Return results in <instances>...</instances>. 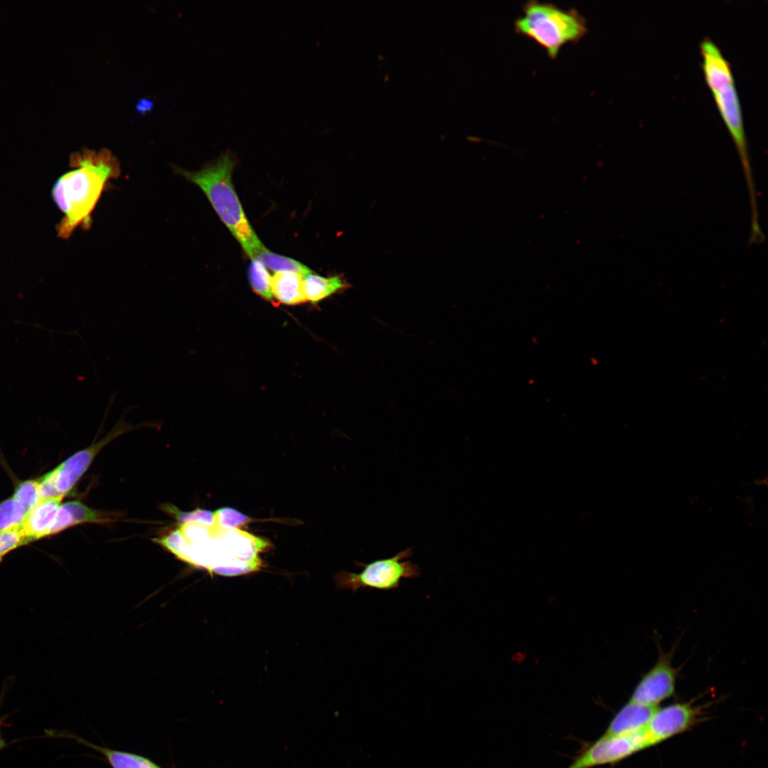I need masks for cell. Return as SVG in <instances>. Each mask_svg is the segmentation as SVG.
Segmentation results:
<instances>
[{
    "label": "cell",
    "instance_id": "obj_18",
    "mask_svg": "<svg viewBox=\"0 0 768 768\" xmlns=\"http://www.w3.org/2000/svg\"><path fill=\"white\" fill-rule=\"evenodd\" d=\"M249 280L253 290L267 300H272L271 276L257 259H251L248 268Z\"/></svg>",
    "mask_w": 768,
    "mask_h": 768
},
{
    "label": "cell",
    "instance_id": "obj_23",
    "mask_svg": "<svg viewBox=\"0 0 768 768\" xmlns=\"http://www.w3.org/2000/svg\"><path fill=\"white\" fill-rule=\"evenodd\" d=\"M154 107L153 101L148 98H142L137 103V111L141 114H145L152 110Z\"/></svg>",
    "mask_w": 768,
    "mask_h": 768
},
{
    "label": "cell",
    "instance_id": "obj_10",
    "mask_svg": "<svg viewBox=\"0 0 768 768\" xmlns=\"http://www.w3.org/2000/svg\"><path fill=\"white\" fill-rule=\"evenodd\" d=\"M63 497L60 496L41 498L34 508L27 513L20 528L26 545L47 536Z\"/></svg>",
    "mask_w": 768,
    "mask_h": 768
},
{
    "label": "cell",
    "instance_id": "obj_12",
    "mask_svg": "<svg viewBox=\"0 0 768 768\" xmlns=\"http://www.w3.org/2000/svg\"><path fill=\"white\" fill-rule=\"evenodd\" d=\"M112 521V517L107 513L93 510L80 501H68L60 505L47 536L55 535L77 524Z\"/></svg>",
    "mask_w": 768,
    "mask_h": 768
},
{
    "label": "cell",
    "instance_id": "obj_24",
    "mask_svg": "<svg viewBox=\"0 0 768 768\" xmlns=\"http://www.w3.org/2000/svg\"><path fill=\"white\" fill-rule=\"evenodd\" d=\"M1 722L0 721V750H1L2 749H4L6 747V742H5V740H4V738H3L2 735H1Z\"/></svg>",
    "mask_w": 768,
    "mask_h": 768
},
{
    "label": "cell",
    "instance_id": "obj_1",
    "mask_svg": "<svg viewBox=\"0 0 768 768\" xmlns=\"http://www.w3.org/2000/svg\"><path fill=\"white\" fill-rule=\"evenodd\" d=\"M73 169L62 175L52 189V198L63 213L58 236L69 238L78 228L89 229L92 213L107 183L120 172L118 161L106 149L84 151L70 158Z\"/></svg>",
    "mask_w": 768,
    "mask_h": 768
},
{
    "label": "cell",
    "instance_id": "obj_15",
    "mask_svg": "<svg viewBox=\"0 0 768 768\" xmlns=\"http://www.w3.org/2000/svg\"><path fill=\"white\" fill-rule=\"evenodd\" d=\"M102 753L108 760L112 768H161L149 759L138 754L127 752L114 750L89 743L82 739H78Z\"/></svg>",
    "mask_w": 768,
    "mask_h": 768
},
{
    "label": "cell",
    "instance_id": "obj_6",
    "mask_svg": "<svg viewBox=\"0 0 768 768\" xmlns=\"http://www.w3.org/2000/svg\"><path fill=\"white\" fill-rule=\"evenodd\" d=\"M133 428L125 422H118L101 440L72 455L38 479L40 498L65 496L87 469L99 451L113 439Z\"/></svg>",
    "mask_w": 768,
    "mask_h": 768
},
{
    "label": "cell",
    "instance_id": "obj_7",
    "mask_svg": "<svg viewBox=\"0 0 768 768\" xmlns=\"http://www.w3.org/2000/svg\"><path fill=\"white\" fill-rule=\"evenodd\" d=\"M646 728L628 735H602L567 768H593L614 764L654 746Z\"/></svg>",
    "mask_w": 768,
    "mask_h": 768
},
{
    "label": "cell",
    "instance_id": "obj_20",
    "mask_svg": "<svg viewBox=\"0 0 768 768\" xmlns=\"http://www.w3.org/2000/svg\"><path fill=\"white\" fill-rule=\"evenodd\" d=\"M214 514L215 526L222 529H231L243 526L250 522V517L238 511L228 508H221Z\"/></svg>",
    "mask_w": 768,
    "mask_h": 768
},
{
    "label": "cell",
    "instance_id": "obj_22",
    "mask_svg": "<svg viewBox=\"0 0 768 768\" xmlns=\"http://www.w3.org/2000/svg\"><path fill=\"white\" fill-rule=\"evenodd\" d=\"M178 518L181 521L186 522L191 521L192 522L191 523L200 524L208 527H210L215 524L213 513L206 510L198 509L190 513H179Z\"/></svg>",
    "mask_w": 768,
    "mask_h": 768
},
{
    "label": "cell",
    "instance_id": "obj_21",
    "mask_svg": "<svg viewBox=\"0 0 768 768\" xmlns=\"http://www.w3.org/2000/svg\"><path fill=\"white\" fill-rule=\"evenodd\" d=\"M25 545L20 528L0 532V560L9 552Z\"/></svg>",
    "mask_w": 768,
    "mask_h": 768
},
{
    "label": "cell",
    "instance_id": "obj_8",
    "mask_svg": "<svg viewBox=\"0 0 768 768\" xmlns=\"http://www.w3.org/2000/svg\"><path fill=\"white\" fill-rule=\"evenodd\" d=\"M658 650L656 661L641 676L629 700L658 707L661 702L675 693L678 669L672 663L673 651L666 653L661 648Z\"/></svg>",
    "mask_w": 768,
    "mask_h": 768
},
{
    "label": "cell",
    "instance_id": "obj_2",
    "mask_svg": "<svg viewBox=\"0 0 768 768\" xmlns=\"http://www.w3.org/2000/svg\"><path fill=\"white\" fill-rule=\"evenodd\" d=\"M235 166L233 155L225 153L198 171L178 167L174 171L203 191L222 222L253 259L265 247L250 224L235 190L232 181Z\"/></svg>",
    "mask_w": 768,
    "mask_h": 768
},
{
    "label": "cell",
    "instance_id": "obj_13",
    "mask_svg": "<svg viewBox=\"0 0 768 768\" xmlns=\"http://www.w3.org/2000/svg\"><path fill=\"white\" fill-rule=\"evenodd\" d=\"M303 277L293 272H275L271 277L272 296L288 305L307 302L304 291Z\"/></svg>",
    "mask_w": 768,
    "mask_h": 768
},
{
    "label": "cell",
    "instance_id": "obj_19",
    "mask_svg": "<svg viewBox=\"0 0 768 768\" xmlns=\"http://www.w3.org/2000/svg\"><path fill=\"white\" fill-rule=\"evenodd\" d=\"M28 513L40 501L38 479L26 480L19 484L12 496Z\"/></svg>",
    "mask_w": 768,
    "mask_h": 768
},
{
    "label": "cell",
    "instance_id": "obj_16",
    "mask_svg": "<svg viewBox=\"0 0 768 768\" xmlns=\"http://www.w3.org/2000/svg\"><path fill=\"white\" fill-rule=\"evenodd\" d=\"M253 259L259 260L265 267L275 272H293L303 276L311 270L299 261L270 252L266 247L260 251Z\"/></svg>",
    "mask_w": 768,
    "mask_h": 768
},
{
    "label": "cell",
    "instance_id": "obj_14",
    "mask_svg": "<svg viewBox=\"0 0 768 768\" xmlns=\"http://www.w3.org/2000/svg\"><path fill=\"white\" fill-rule=\"evenodd\" d=\"M303 284L306 301L312 303L319 302L349 286L340 275L325 277L312 272L303 277Z\"/></svg>",
    "mask_w": 768,
    "mask_h": 768
},
{
    "label": "cell",
    "instance_id": "obj_4",
    "mask_svg": "<svg viewBox=\"0 0 768 768\" xmlns=\"http://www.w3.org/2000/svg\"><path fill=\"white\" fill-rule=\"evenodd\" d=\"M517 34L541 46L551 59L567 43H577L587 33V22L576 9H563L552 3L530 0L514 22Z\"/></svg>",
    "mask_w": 768,
    "mask_h": 768
},
{
    "label": "cell",
    "instance_id": "obj_11",
    "mask_svg": "<svg viewBox=\"0 0 768 768\" xmlns=\"http://www.w3.org/2000/svg\"><path fill=\"white\" fill-rule=\"evenodd\" d=\"M658 708L629 700L614 716L604 735H628L645 729Z\"/></svg>",
    "mask_w": 768,
    "mask_h": 768
},
{
    "label": "cell",
    "instance_id": "obj_17",
    "mask_svg": "<svg viewBox=\"0 0 768 768\" xmlns=\"http://www.w3.org/2000/svg\"><path fill=\"white\" fill-rule=\"evenodd\" d=\"M27 511L16 499L11 497L0 503V532L21 528Z\"/></svg>",
    "mask_w": 768,
    "mask_h": 768
},
{
    "label": "cell",
    "instance_id": "obj_3",
    "mask_svg": "<svg viewBox=\"0 0 768 768\" xmlns=\"http://www.w3.org/2000/svg\"><path fill=\"white\" fill-rule=\"evenodd\" d=\"M700 50L705 79L738 151L749 189L751 206H755L756 193L749 161L742 113L730 64L719 47L708 38L701 41Z\"/></svg>",
    "mask_w": 768,
    "mask_h": 768
},
{
    "label": "cell",
    "instance_id": "obj_9",
    "mask_svg": "<svg viewBox=\"0 0 768 768\" xmlns=\"http://www.w3.org/2000/svg\"><path fill=\"white\" fill-rule=\"evenodd\" d=\"M695 716L696 710L690 703H673L658 708L646 729L656 745L687 730L693 724Z\"/></svg>",
    "mask_w": 768,
    "mask_h": 768
},
{
    "label": "cell",
    "instance_id": "obj_5",
    "mask_svg": "<svg viewBox=\"0 0 768 768\" xmlns=\"http://www.w3.org/2000/svg\"><path fill=\"white\" fill-rule=\"evenodd\" d=\"M412 554V548H408L388 558L376 560L367 564L358 562V566L363 569L361 572H341L336 576L338 586L353 592L361 588L395 590L400 586L401 580L415 578L420 575L418 565L404 560Z\"/></svg>",
    "mask_w": 768,
    "mask_h": 768
}]
</instances>
